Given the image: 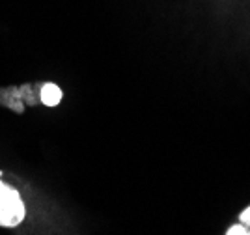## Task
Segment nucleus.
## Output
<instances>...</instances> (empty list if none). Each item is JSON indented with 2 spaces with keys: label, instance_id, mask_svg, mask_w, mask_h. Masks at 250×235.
Segmentation results:
<instances>
[{
  "label": "nucleus",
  "instance_id": "f257e3e1",
  "mask_svg": "<svg viewBox=\"0 0 250 235\" xmlns=\"http://www.w3.org/2000/svg\"><path fill=\"white\" fill-rule=\"evenodd\" d=\"M24 218V204L21 196L10 185L0 181V226L13 228Z\"/></svg>",
  "mask_w": 250,
  "mask_h": 235
},
{
  "label": "nucleus",
  "instance_id": "f03ea898",
  "mask_svg": "<svg viewBox=\"0 0 250 235\" xmlns=\"http://www.w3.org/2000/svg\"><path fill=\"white\" fill-rule=\"evenodd\" d=\"M42 101L47 107H56L58 103L62 101V90L56 86V84H43L42 88Z\"/></svg>",
  "mask_w": 250,
  "mask_h": 235
},
{
  "label": "nucleus",
  "instance_id": "7ed1b4c3",
  "mask_svg": "<svg viewBox=\"0 0 250 235\" xmlns=\"http://www.w3.org/2000/svg\"><path fill=\"white\" fill-rule=\"evenodd\" d=\"M226 235H247V228H245V226H241V224L231 226L228 232H226Z\"/></svg>",
  "mask_w": 250,
  "mask_h": 235
},
{
  "label": "nucleus",
  "instance_id": "20e7f679",
  "mask_svg": "<svg viewBox=\"0 0 250 235\" xmlns=\"http://www.w3.org/2000/svg\"><path fill=\"white\" fill-rule=\"evenodd\" d=\"M239 218H241V222H243L245 226H250V207H247V209L241 213Z\"/></svg>",
  "mask_w": 250,
  "mask_h": 235
},
{
  "label": "nucleus",
  "instance_id": "39448f33",
  "mask_svg": "<svg viewBox=\"0 0 250 235\" xmlns=\"http://www.w3.org/2000/svg\"><path fill=\"white\" fill-rule=\"evenodd\" d=\"M247 235H250V232H247Z\"/></svg>",
  "mask_w": 250,
  "mask_h": 235
}]
</instances>
